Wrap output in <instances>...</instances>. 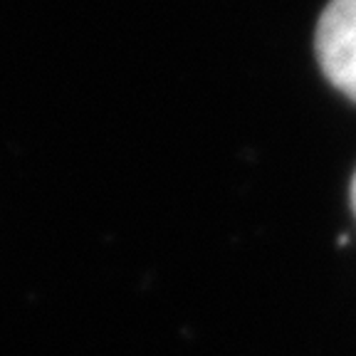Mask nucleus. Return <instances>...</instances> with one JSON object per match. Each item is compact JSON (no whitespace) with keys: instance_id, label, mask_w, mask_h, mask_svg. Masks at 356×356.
Masks as SVG:
<instances>
[{"instance_id":"nucleus-2","label":"nucleus","mask_w":356,"mask_h":356,"mask_svg":"<svg viewBox=\"0 0 356 356\" xmlns=\"http://www.w3.org/2000/svg\"><path fill=\"white\" fill-rule=\"evenodd\" d=\"M351 208H354V216H356V173H354V178H351Z\"/></svg>"},{"instance_id":"nucleus-1","label":"nucleus","mask_w":356,"mask_h":356,"mask_svg":"<svg viewBox=\"0 0 356 356\" xmlns=\"http://www.w3.org/2000/svg\"><path fill=\"white\" fill-rule=\"evenodd\" d=\"M314 50L332 87L356 102V0H329L317 22Z\"/></svg>"}]
</instances>
